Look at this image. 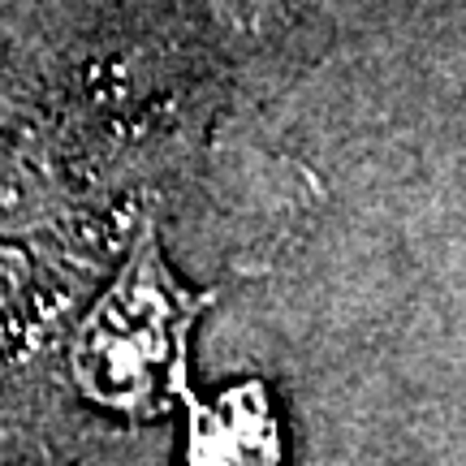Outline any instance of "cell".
<instances>
[{"instance_id":"obj_1","label":"cell","mask_w":466,"mask_h":466,"mask_svg":"<svg viewBox=\"0 0 466 466\" xmlns=\"http://www.w3.org/2000/svg\"><path fill=\"white\" fill-rule=\"evenodd\" d=\"M212 299L217 294L186 289L165 264L156 233L143 229L126 268L74 337V384L113 415H165L173 401L186 398L190 333Z\"/></svg>"},{"instance_id":"obj_2","label":"cell","mask_w":466,"mask_h":466,"mask_svg":"<svg viewBox=\"0 0 466 466\" xmlns=\"http://www.w3.org/2000/svg\"><path fill=\"white\" fill-rule=\"evenodd\" d=\"M190 466H281V436L259 384L233 389L217 406L195 410Z\"/></svg>"},{"instance_id":"obj_3","label":"cell","mask_w":466,"mask_h":466,"mask_svg":"<svg viewBox=\"0 0 466 466\" xmlns=\"http://www.w3.org/2000/svg\"><path fill=\"white\" fill-rule=\"evenodd\" d=\"M272 5L277 0H225V14L238 31H250V26H259L268 14H272Z\"/></svg>"}]
</instances>
